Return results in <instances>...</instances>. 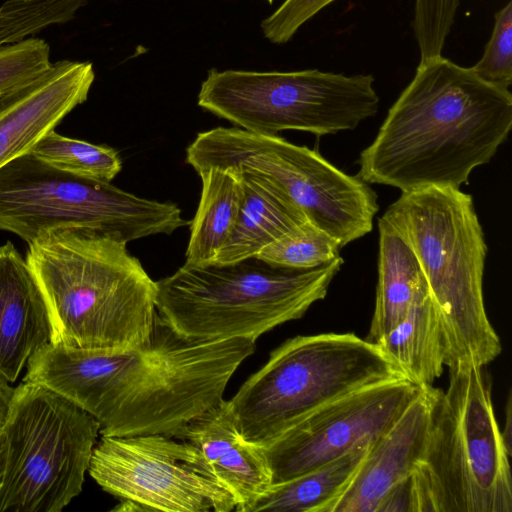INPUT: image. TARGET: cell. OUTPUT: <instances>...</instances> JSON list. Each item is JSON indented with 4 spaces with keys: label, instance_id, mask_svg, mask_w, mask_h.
<instances>
[{
    "label": "cell",
    "instance_id": "cell-1",
    "mask_svg": "<svg viewBox=\"0 0 512 512\" xmlns=\"http://www.w3.org/2000/svg\"><path fill=\"white\" fill-rule=\"evenodd\" d=\"M255 351L247 338L188 339L157 314L149 339L120 353L47 344L27 363L23 382L68 398L99 423L101 436H175L223 399L241 363Z\"/></svg>",
    "mask_w": 512,
    "mask_h": 512
},
{
    "label": "cell",
    "instance_id": "cell-2",
    "mask_svg": "<svg viewBox=\"0 0 512 512\" xmlns=\"http://www.w3.org/2000/svg\"><path fill=\"white\" fill-rule=\"evenodd\" d=\"M512 127V95L442 55L419 63L358 159L357 177L401 193L460 188Z\"/></svg>",
    "mask_w": 512,
    "mask_h": 512
},
{
    "label": "cell",
    "instance_id": "cell-3",
    "mask_svg": "<svg viewBox=\"0 0 512 512\" xmlns=\"http://www.w3.org/2000/svg\"><path fill=\"white\" fill-rule=\"evenodd\" d=\"M25 259L50 311L53 344L120 353L149 339L157 286L126 243L88 230H54L30 242Z\"/></svg>",
    "mask_w": 512,
    "mask_h": 512
},
{
    "label": "cell",
    "instance_id": "cell-4",
    "mask_svg": "<svg viewBox=\"0 0 512 512\" xmlns=\"http://www.w3.org/2000/svg\"><path fill=\"white\" fill-rule=\"evenodd\" d=\"M381 218L418 260L441 319L446 366L488 365L502 345L485 309L487 245L472 196L453 187L404 192Z\"/></svg>",
    "mask_w": 512,
    "mask_h": 512
},
{
    "label": "cell",
    "instance_id": "cell-5",
    "mask_svg": "<svg viewBox=\"0 0 512 512\" xmlns=\"http://www.w3.org/2000/svg\"><path fill=\"white\" fill-rule=\"evenodd\" d=\"M341 256L313 269H291L258 257L201 266L184 264L156 281L159 317L193 340L256 339L301 318L328 288Z\"/></svg>",
    "mask_w": 512,
    "mask_h": 512
},
{
    "label": "cell",
    "instance_id": "cell-6",
    "mask_svg": "<svg viewBox=\"0 0 512 512\" xmlns=\"http://www.w3.org/2000/svg\"><path fill=\"white\" fill-rule=\"evenodd\" d=\"M484 367H449L445 391L431 388L426 451L412 473L418 512H511L509 457Z\"/></svg>",
    "mask_w": 512,
    "mask_h": 512
},
{
    "label": "cell",
    "instance_id": "cell-7",
    "mask_svg": "<svg viewBox=\"0 0 512 512\" xmlns=\"http://www.w3.org/2000/svg\"><path fill=\"white\" fill-rule=\"evenodd\" d=\"M397 377L404 376L381 349L354 333L296 336L229 402L243 439L266 447L325 403Z\"/></svg>",
    "mask_w": 512,
    "mask_h": 512
},
{
    "label": "cell",
    "instance_id": "cell-8",
    "mask_svg": "<svg viewBox=\"0 0 512 512\" xmlns=\"http://www.w3.org/2000/svg\"><path fill=\"white\" fill-rule=\"evenodd\" d=\"M186 162L197 173L229 168L268 181L341 248L370 233L379 210L368 183L338 169L316 149L278 135L216 127L197 134L186 149Z\"/></svg>",
    "mask_w": 512,
    "mask_h": 512
},
{
    "label": "cell",
    "instance_id": "cell-9",
    "mask_svg": "<svg viewBox=\"0 0 512 512\" xmlns=\"http://www.w3.org/2000/svg\"><path fill=\"white\" fill-rule=\"evenodd\" d=\"M173 203L79 177L25 154L0 168V230L28 244L54 230L81 229L124 243L190 225Z\"/></svg>",
    "mask_w": 512,
    "mask_h": 512
},
{
    "label": "cell",
    "instance_id": "cell-10",
    "mask_svg": "<svg viewBox=\"0 0 512 512\" xmlns=\"http://www.w3.org/2000/svg\"><path fill=\"white\" fill-rule=\"evenodd\" d=\"M371 74L298 71L208 70L198 106L246 131L284 130L316 136L353 130L374 116L379 96Z\"/></svg>",
    "mask_w": 512,
    "mask_h": 512
},
{
    "label": "cell",
    "instance_id": "cell-11",
    "mask_svg": "<svg viewBox=\"0 0 512 512\" xmlns=\"http://www.w3.org/2000/svg\"><path fill=\"white\" fill-rule=\"evenodd\" d=\"M1 427L7 455L0 512L62 511L82 491L97 420L50 388L23 382Z\"/></svg>",
    "mask_w": 512,
    "mask_h": 512
},
{
    "label": "cell",
    "instance_id": "cell-12",
    "mask_svg": "<svg viewBox=\"0 0 512 512\" xmlns=\"http://www.w3.org/2000/svg\"><path fill=\"white\" fill-rule=\"evenodd\" d=\"M88 472L122 500L114 510L230 512L231 494L190 442L165 434L101 436Z\"/></svg>",
    "mask_w": 512,
    "mask_h": 512
},
{
    "label": "cell",
    "instance_id": "cell-13",
    "mask_svg": "<svg viewBox=\"0 0 512 512\" xmlns=\"http://www.w3.org/2000/svg\"><path fill=\"white\" fill-rule=\"evenodd\" d=\"M422 390L397 377L364 386L313 410L262 447L272 484L294 479L363 442L377 440Z\"/></svg>",
    "mask_w": 512,
    "mask_h": 512
},
{
    "label": "cell",
    "instance_id": "cell-14",
    "mask_svg": "<svg viewBox=\"0 0 512 512\" xmlns=\"http://www.w3.org/2000/svg\"><path fill=\"white\" fill-rule=\"evenodd\" d=\"M94 79L91 62L61 60L0 96V168L28 154L43 136L84 103Z\"/></svg>",
    "mask_w": 512,
    "mask_h": 512
},
{
    "label": "cell",
    "instance_id": "cell-15",
    "mask_svg": "<svg viewBox=\"0 0 512 512\" xmlns=\"http://www.w3.org/2000/svg\"><path fill=\"white\" fill-rule=\"evenodd\" d=\"M431 388L424 386L394 424L371 444L329 512H376L386 493L415 471L429 437Z\"/></svg>",
    "mask_w": 512,
    "mask_h": 512
},
{
    "label": "cell",
    "instance_id": "cell-16",
    "mask_svg": "<svg viewBox=\"0 0 512 512\" xmlns=\"http://www.w3.org/2000/svg\"><path fill=\"white\" fill-rule=\"evenodd\" d=\"M174 437L201 452L213 475L233 497L238 512H250L272 485L263 448L240 435L229 400L222 399L192 419Z\"/></svg>",
    "mask_w": 512,
    "mask_h": 512
},
{
    "label": "cell",
    "instance_id": "cell-17",
    "mask_svg": "<svg viewBox=\"0 0 512 512\" xmlns=\"http://www.w3.org/2000/svg\"><path fill=\"white\" fill-rule=\"evenodd\" d=\"M53 341L50 311L26 259L0 245V377L16 381L29 359Z\"/></svg>",
    "mask_w": 512,
    "mask_h": 512
},
{
    "label": "cell",
    "instance_id": "cell-18",
    "mask_svg": "<svg viewBox=\"0 0 512 512\" xmlns=\"http://www.w3.org/2000/svg\"><path fill=\"white\" fill-rule=\"evenodd\" d=\"M375 344L416 385L429 386L441 377L446 366L444 334L425 279L406 314Z\"/></svg>",
    "mask_w": 512,
    "mask_h": 512
},
{
    "label": "cell",
    "instance_id": "cell-19",
    "mask_svg": "<svg viewBox=\"0 0 512 512\" xmlns=\"http://www.w3.org/2000/svg\"><path fill=\"white\" fill-rule=\"evenodd\" d=\"M240 174L244 187L241 209L232 234L214 263H233L255 257L308 221L274 185L252 174Z\"/></svg>",
    "mask_w": 512,
    "mask_h": 512
},
{
    "label": "cell",
    "instance_id": "cell-20",
    "mask_svg": "<svg viewBox=\"0 0 512 512\" xmlns=\"http://www.w3.org/2000/svg\"><path fill=\"white\" fill-rule=\"evenodd\" d=\"M198 175L202 189L185 253V264L192 266L215 262L232 234L244 197L242 176L233 169L209 168Z\"/></svg>",
    "mask_w": 512,
    "mask_h": 512
},
{
    "label": "cell",
    "instance_id": "cell-21",
    "mask_svg": "<svg viewBox=\"0 0 512 512\" xmlns=\"http://www.w3.org/2000/svg\"><path fill=\"white\" fill-rule=\"evenodd\" d=\"M379 256L375 306L367 341H376L408 311L424 279L408 243L383 218L378 221Z\"/></svg>",
    "mask_w": 512,
    "mask_h": 512
},
{
    "label": "cell",
    "instance_id": "cell-22",
    "mask_svg": "<svg viewBox=\"0 0 512 512\" xmlns=\"http://www.w3.org/2000/svg\"><path fill=\"white\" fill-rule=\"evenodd\" d=\"M373 442H363L325 465L289 481L272 484L250 512H329Z\"/></svg>",
    "mask_w": 512,
    "mask_h": 512
},
{
    "label": "cell",
    "instance_id": "cell-23",
    "mask_svg": "<svg viewBox=\"0 0 512 512\" xmlns=\"http://www.w3.org/2000/svg\"><path fill=\"white\" fill-rule=\"evenodd\" d=\"M29 154L59 170L102 182H111L122 169L115 149L62 136L55 130L43 136Z\"/></svg>",
    "mask_w": 512,
    "mask_h": 512
},
{
    "label": "cell",
    "instance_id": "cell-24",
    "mask_svg": "<svg viewBox=\"0 0 512 512\" xmlns=\"http://www.w3.org/2000/svg\"><path fill=\"white\" fill-rule=\"evenodd\" d=\"M88 0H6L0 5V48L72 20Z\"/></svg>",
    "mask_w": 512,
    "mask_h": 512
},
{
    "label": "cell",
    "instance_id": "cell-25",
    "mask_svg": "<svg viewBox=\"0 0 512 512\" xmlns=\"http://www.w3.org/2000/svg\"><path fill=\"white\" fill-rule=\"evenodd\" d=\"M341 249L335 238L307 221L256 257L273 265L306 270L333 261L340 256Z\"/></svg>",
    "mask_w": 512,
    "mask_h": 512
},
{
    "label": "cell",
    "instance_id": "cell-26",
    "mask_svg": "<svg viewBox=\"0 0 512 512\" xmlns=\"http://www.w3.org/2000/svg\"><path fill=\"white\" fill-rule=\"evenodd\" d=\"M483 81L503 90L512 85V1L494 15L490 39L482 57L471 67Z\"/></svg>",
    "mask_w": 512,
    "mask_h": 512
},
{
    "label": "cell",
    "instance_id": "cell-27",
    "mask_svg": "<svg viewBox=\"0 0 512 512\" xmlns=\"http://www.w3.org/2000/svg\"><path fill=\"white\" fill-rule=\"evenodd\" d=\"M460 0H415L412 29L423 63L442 55Z\"/></svg>",
    "mask_w": 512,
    "mask_h": 512
},
{
    "label": "cell",
    "instance_id": "cell-28",
    "mask_svg": "<svg viewBox=\"0 0 512 512\" xmlns=\"http://www.w3.org/2000/svg\"><path fill=\"white\" fill-rule=\"evenodd\" d=\"M50 47L29 37L0 48V96L29 82L51 66Z\"/></svg>",
    "mask_w": 512,
    "mask_h": 512
},
{
    "label": "cell",
    "instance_id": "cell-29",
    "mask_svg": "<svg viewBox=\"0 0 512 512\" xmlns=\"http://www.w3.org/2000/svg\"><path fill=\"white\" fill-rule=\"evenodd\" d=\"M335 0H285L261 22L264 37L274 44L290 41L298 30Z\"/></svg>",
    "mask_w": 512,
    "mask_h": 512
},
{
    "label": "cell",
    "instance_id": "cell-30",
    "mask_svg": "<svg viewBox=\"0 0 512 512\" xmlns=\"http://www.w3.org/2000/svg\"><path fill=\"white\" fill-rule=\"evenodd\" d=\"M376 512H418L412 474L393 486L379 503Z\"/></svg>",
    "mask_w": 512,
    "mask_h": 512
},
{
    "label": "cell",
    "instance_id": "cell-31",
    "mask_svg": "<svg viewBox=\"0 0 512 512\" xmlns=\"http://www.w3.org/2000/svg\"><path fill=\"white\" fill-rule=\"evenodd\" d=\"M13 391L14 388L0 377V427L5 422Z\"/></svg>",
    "mask_w": 512,
    "mask_h": 512
},
{
    "label": "cell",
    "instance_id": "cell-32",
    "mask_svg": "<svg viewBox=\"0 0 512 512\" xmlns=\"http://www.w3.org/2000/svg\"><path fill=\"white\" fill-rule=\"evenodd\" d=\"M6 455H7V447H6V438L5 433L0 427V490L3 483L5 465H6Z\"/></svg>",
    "mask_w": 512,
    "mask_h": 512
},
{
    "label": "cell",
    "instance_id": "cell-33",
    "mask_svg": "<svg viewBox=\"0 0 512 512\" xmlns=\"http://www.w3.org/2000/svg\"><path fill=\"white\" fill-rule=\"evenodd\" d=\"M506 424L504 431H501L503 440L508 447V449L511 451V399L508 398L507 406H506Z\"/></svg>",
    "mask_w": 512,
    "mask_h": 512
},
{
    "label": "cell",
    "instance_id": "cell-34",
    "mask_svg": "<svg viewBox=\"0 0 512 512\" xmlns=\"http://www.w3.org/2000/svg\"><path fill=\"white\" fill-rule=\"evenodd\" d=\"M269 4H272L274 0H266Z\"/></svg>",
    "mask_w": 512,
    "mask_h": 512
}]
</instances>
